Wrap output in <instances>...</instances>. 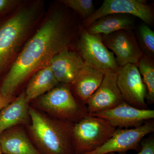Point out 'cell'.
<instances>
[{
	"label": "cell",
	"instance_id": "1",
	"mask_svg": "<svg viewBox=\"0 0 154 154\" xmlns=\"http://www.w3.org/2000/svg\"><path fill=\"white\" fill-rule=\"evenodd\" d=\"M68 9L62 3V6L52 5L46 10L38 28L3 77L0 84L3 95L15 96L23 84L48 65L54 56L63 50L73 48L79 31Z\"/></svg>",
	"mask_w": 154,
	"mask_h": 154
},
{
	"label": "cell",
	"instance_id": "2",
	"mask_svg": "<svg viewBox=\"0 0 154 154\" xmlns=\"http://www.w3.org/2000/svg\"><path fill=\"white\" fill-rule=\"evenodd\" d=\"M46 11L44 1L27 0L11 14L0 17V79L38 28Z\"/></svg>",
	"mask_w": 154,
	"mask_h": 154
},
{
	"label": "cell",
	"instance_id": "3",
	"mask_svg": "<svg viewBox=\"0 0 154 154\" xmlns=\"http://www.w3.org/2000/svg\"><path fill=\"white\" fill-rule=\"evenodd\" d=\"M30 123L26 127L41 154H75L72 142L73 124L51 117L29 106Z\"/></svg>",
	"mask_w": 154,
	"mask_h": 154
},
{
	"label": "cell",
	"instance_id": "4",
	"mask_svg": "<svg viewBox=\"0 0 154 154\" xmlns=\"http://www.w3.org/2000/svg\"><path fill=\"white\" fill-rule=\"evenodd\" d=\"M30 105L51 117L72 124L89 114L87 105L74 96L69 84L60 83L30 102Z\"/></svg>",
	"mask_w": 154,
	"mask_h": 154
},
{
	"label": "cell",
	"instance_id": "5",
	"mask_svg": "<svg viewBox=\"0 0 154 154\" xmlns=\"http://www.w3.org/2000/svg\"><path fill=\"white\" fill-rule=\"evenodd\" d=\"M116 129L104 119L88 114L73 125L72 142L74 154L94 151L105 143Z\"/></svg>",
	"mask_w": 154,
	"mask_h": 154
},
{
	"label": "cell",
	"instance_id": "6",
	"mask_svg": "<svg viewBox=\"0 0 154 154\" xmlns=\"http://www.w3.org/2000/svg\"><path fill=\"white\" fill-rule=\"evenodd\" d=\"M75 48L84 64L104 73L119 71L120 68L116 63L114 54L104 44L102 35L91 34L81 27Z\"/></svg>",
	"mask_w": 154,
	"mask_h": 154
},
{
	"label": "cell",
	"instance_id": "7",
	"mask_svg": "<svg viewBox=\"0 0 154 154\" xmlns=\"http://www.w3.org/2000/svg\"><path fill=\"white\" fill-rule=\"evenodd\" d=\"M154 131L153 119L146 122L141 126L127 129L116 128L111 137L94 151L84 154H108L115 152L126 154L129 150L138 152L141 141Z\"/></svg>",
	"mask_w": 154,
	"mask_h": 154
},
{
	"label": "cell",
	"instance_id": "8",
	"mask_svg": "<svg viewBox=\"0 0 154 154\" xmlns=\"http://www.w3.org/2000/svg\"><path fill=\"white\" fill-rule=\"evenodd\" d=\"M111 14H124L137 17L148 25H152V8L143 0H105L94 14L83 21L82 27L86 29L101 17Z\"/></svg>",
	"mask_w": 154,
	"mask_h": 154
},
{
	"label": "cell",
	"instance_id": "9",
	"mask_svg": "<svg viewBox=\"0 0 154 154\" xmlns=\"http://www.w3.org/2000/svg\"><path fill=\"white\" fill-rule=\"evenodd\" d=\"M117 85L125 102L139 109H149L146 104L147 90L136 64L120 68Z\"/></svg>",
	"mask_w": 154,
	"mask_h": 154
},
{
	"label": "cell",
	"instance_id": "10",
	"mask_svg": "<svg viewBox=\"0 0 154 154\" xmlns=\"http://www.w3.org/2000/svg\"><path fill=\"white\" fill-rule=\"evenodd\" d=\"M102 35L106 47L114 54L119 68L136 64L144 55L132 30H122Z\"/></svg>",
	"mask_w": 154,
	"mask_h": 154
},
{
	"label": "cell",
	"instance_id": "11",
	"mask_svg": "<svg viewBox=\"0 0 154 154\" xmlns=\"http://www.w3.org/2000/svg\"><path fill=\"white\" fill-rule=\"evenodd\" d=\"M91 115L104 119L116 128L127 129L141 126L153 119L154 110L139 109L124 102L112 109Z\"/></svg>",
	"mask_w": 154,
	"mask_h": 154
},
{
	"label": "cell",
	"instance_id": "12",
	"mask_svg": "<svg viewBox=\"0 0 154 154\" xmlns=\"http://www.w3.org/2000/svg\"><path fill=\"white\" fill-rule=\"evenodd\" d=\"M117 73H105L99 88L86 103L89 114L110 110L125 102L117 85Z\"/></svg>",
	"mask_w": 154,
	"mask_h": 154
},
{
	"label": "cell",
	"instance_id": "13",
	"mask_svg": "<svg viewBox=\"0 0 154 154\" xmlns=\"http://www.w3.org/2000/svg\"><path fill=\"white\" fill-rule=\"evenodd\" d=\"M49 65L59 83L71 85L84 63L76 50L70 48L54 56Z\"/></svg>",
	"mask_w": 154,
	"mask_h": 154
},
{
	"label": "cell",
	"instance_id": "14",
	"mask_svg": "<svg viewBox=\"0 0 154 154\" xmlns=\"http://www.w3.org/2000/svg\"><path fill=\"white\" fill-rule=\"evenodd\" d=\"M0 145L3 154H41L24 125H17L3 132L0 135Z\"/></svg>",
	"mask_w": 154,
	"mask_h": 154
},
{
	"label": "cell",
	"instance_id": "15",
	"mask_svg": "<svg viewBox=\"0 0 154 154\" xmlns=\"http://www.w3.org/2000/svg\"><path fill=\"white\" fill-rule=\"evenodd\" d=\"M24 91L0 112V135L17 125L28 126L30 123L29 108Z\"/></svg>",
	"mask_w": 154,
	"mask_h": 154
},
{
	"label": "cell",
	"instance_id": "16",
	"mask_svg": "<svg viewBox=\"0 0 154 154\" xmlns=\"http://www.w3.org/2000/svg\"><path fill=\"white\" fill-rule=\"evenodd\" d=\"M105 73L84 64L71 85L76 97L86 104L102 82Z\"/></svg>",
	"mask_w": 154,
	"mask_h": 154
},
{
	"label": "cell",
	"instance_id": "17",
	"mask_svg": "<svg viewBox=\"0 0 154 154\" xmlns=\"http://www.w3.org/2000/svg\"><path fill=\"white\" fill-rule=\"evenodd\" d=\"M59 84L48 64L36 72L28 80L24 91L26 100L30 103Z\"/></svg>",
	"mask_w": 154,
	"mask_h": 154
},
{
	"label": "cell",
	"instance_id": "18",
	"mask_svg": "<svg viewBox=\"0 0 154 154\" xmlns=\"http://www.w3.org/2000/svg\"><path fill=\"white\" fill-rule=\"evenodd\" d=\"M135 17L124 14H111L98 19L85 30L92 34L108 35L122 30H132Z\"/></svg>",
	"mask_w": 154,
	"mask_h": 154
},
{
	"label": "cell",
	"instance_id": "19",
	"mask_svg": "<svg viewBox=\"0 0 154 154\" xmlns=\"http://www.w3.org/2000/svg\"><path fill=\"white\" fill-rule=\"evenodd\" d=\"M147 90L146 100L149 104L154 102V62L153 58L146 55L137 63Z\"/></svg>",
	"mask_w": 154,
	"mask_h": 154
},
{
	"label": "cell",
	"instance_id": "20",
	"mask_svg": "<svg viewBox=\"0 0 154 154\" xmlns=\"http://www.w3.org/2000/svg\"><path fill=\"white\" fill-rule=\"evenodd\" d=\"M140 47L144 55L153 58L154 32L149 25L143 24L139 28Z\"/></svg>",
	"mask_w": 154,
	"mask_h": 154
},
{
	"label": "cell",
	"instance_id": "21",
	"mask_svg": "<svg viewBox=\"0 0 154 154\" xmlns=\"http://www.w3.org/2000/svg\"><path fill=\"white\" fill-rule=\"evenodd\" d=\"M60 2L75 12L84 21L91 17L95 11L94 2L92 0H61Z\"/></svg>",
	"mask_w": 154,
	"mask_h": 154
},
{
	"label": "cell",
	"instance_id": "22",
	"mask_svg": "<svg viewBox=\"0 0 154 154\" xmlns=\"http://www.w3.org/2000/svg\"><path fill=\"white\" fill-rule=\"evenodd\" d=\"M23 1L22 0H0V17L11 14L21 5Z\"/></svg>",
	"mask_w": 154,
	"mask_h": 154
},
{
	"label": "cell",
	"instance_id": "23",
	"mask_svg": "<svg viewBox=\"0 0 154 154\" xmlns=\"http://www.w3.org/2000/svg\"><path fill=\"white\" fill-rule=\"evenodd\" d=\"M140 145V150L137 154H154V135L148 137L143 138L141 141Z\"/></svg>",
	"mask_w": 154,
	"mask_h": 154
},
{
	"label": "cell",
	"instance_id": "24",
	"mask_svg": "<svg viewBox=\"0 0 154 154\" xmlns=\"http://www.w3.org/2000/svg\"><path fill=\"white\" fill-rule=\"evenodd\" d=\"M15 96H6L0 91V112L15 98Z\"/></svg>",
	"mask_w": 154,
	"mask_h": 154
},
{
	"label": "cell",
	"instance_id": "25",
	"mask_svg": "<svg viewBox=\"0 0 154 154\" xmlns=\"http://www.w3.org/2000/svg\"><path fill=\"white\" fill-rule=\"evenodd\" d=\"M0 154H3L2 152V148H1V145H0Z\"/></svg>",
	"mask_w": 154,
	"mask_h": 154
},
{
	"label": "cell",
	"instance_id": "26",
	"mask_svg": "<svg viewBox=\"0 0 154 154\" xmlns=\"http://www.w3.org/2000/svg\"><path fill=\"white\" fill-rule=\"evenodd\" d=\"M113 154V153H110V154Z\"/></svg>",
	"mask_w": 154,
	"mask_h": 154
}]
</instances>
